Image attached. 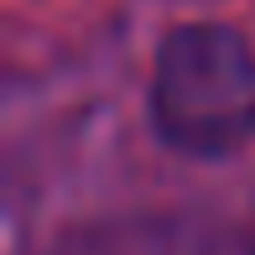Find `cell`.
Returning <instances> with one entry per match:
<instances>
[{
	"label": "cell",
	"instance_id": "obj_1",
	"mask_svg": "<svg viewBox=\"0 0 255 255\" xmlns=\"http://www.w3.org/2000/svg\"><path fill=\"white\" fill-rule=\"evenodd\" d=\"M151 125L188 156H229L255 135V52L240 31L188 21L151 63Z\"/></svg>",
	"mask_w": 255,
	"mask_h": 255
},
{
	"label": "cell",
	"instance_id": "obj_2",
	"mask_svg": "<svg viewBox=\"0 0 255 255\" xmlns=\"http://www.w3.org/2000/svg\"><path fill=\"white\" fill-rule=\"evenodd\" d=\"M245 255H255V235H250V245H245Z\"/></svg>",
	"mask_w": 255,
	"mask_h": 255
}]
</instances>
